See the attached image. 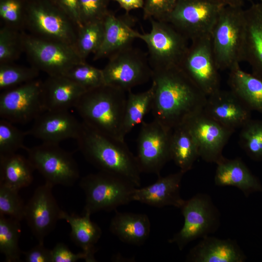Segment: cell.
Here are the masks:
<instances>
[{
	"mask_svg": "<svg viewBox=\"0 0 262 262\" xmlns=\"http://www.w3.org/2000/svg\"><path fill=\"white\" fill-rule=\"evenodd\" d=\"M152 69L153 119L173 131L203 110L207 97L180 66Z\"/></svg>",
	"mask_w": 262,
	"mask_h": 262,
	"instance_id": "6da1fadb",
	"label": "cell"
},
{
	"mask_svg": "<svg viewBox=\"0 0 262 262\" xmlns=\"http://www.w3.org/2000/svg\"><path fill=\"white\" fill-rule=\"evenodd\" d=\"M76 141L85 159L99 171L119 176L140 186L142 173L136 156L124 140L103 134L82 122Z\"/></svg>",
	"mask_w": 262,
	"mask_h": 262,
	"instance_id": "7a4b0ae2",
	"label": "cell"
},
{
	"mask_svg": "<svg viewBox=\"0 0 262 262\" xmlns=\"http://www.w3.org/2000/svg\"><path fill=\"white\" fill-rule=\"evenodd\" d=\"M126 92L105 84L86 91L74 108L82 122L89 127L106 136L124 140L122 128Z\"/></svg>",
	"mask_w": 262,
	"mask_h": 262,
	"instance_id": "3957f363",
	"label": "cell"
},
{
	"mask_svg": "<svg viewBox=\"0 0 262 262\" xmlns=\"http://www.w3.org/2000/svg\"><path fill=\"white\" fill-rule=\"evenodd\" d=\"M245 18L242 6L225 5L212 30L213 52L219 70H230L245 60Z\"/></svg>",
	"mask_w": 262,
	"mask_h": 262,
	"instance_id": "277c9868",
	"label": "cell"
},
{
	"mask_svg": "<svg viewBox=\"0 0 262 262\" xmlns=\"http://www.w3.org/2000/svg\"><path fill=\"white\" fill-rule=\"evenodd\" d=\"M79 185L85 196L84 213L90 215L101 211H115L132 201L137 187L119 176L99 171L82 177Z\"/></svg>",
	"mask_w": 262,
	"mask_h": 262,
	"instance_id": "5b68a950",
	"label": "cell"
},
{
	"mask_svg": "<svg viewBox=\"0 0 262 262\" xmlns=\"http://www.w3.org/2000/svg\"><path fill=\"white\" fill-rule=\"evenodd\" d=\"M25 28L34 36L75 49L78 28L53 0H27Z\"/></svg>",
	"mask_w": 262,
	"mask_h": 262,
	"instance_id": "8992f818",
	"label": "cell"
},
{
	"mask_svg": "<svg viewBox=\"0 0 262 262\" xmlns=\"http://www.w3.org/2000/svg\"><path fill=\"white\" fill-rule=\"evenodd\" d=\"M180 209L183 225L168 242L180 251L192 241L213 233L220 226V213L207 194L198 193L185 200Z\"/></svg>",
	"mask_w": 262,
	"mask_h": 262,
	"instance_id": "52a82bcc",
	"label": "cell"
},
{
	"mask_svg": "<svg viewBox=\"0 0 262 262\" xmlns=\"http://www.w3.org/2000/svg\"><path fill=\"white\" fill-rule=\"evenodd\" d=\"M149 20L150 31L138 33L137 38L147 47L151 68L179 66L188 50L189 40L167 22L153 18Z\"/></svg>",
	"mask_w": 262,
	"mask_h": 262,
	"instance_id": "ba28073f",
	"label": "cell"
},
{
	"mask_svg": "<svg viewBox=\"0 0 262 262\" xmlns=\"http://www.w3.org/2000/svg\"><path fill=\"white\" fill-rule=\"evenodd\" d=\"M225 5L215 0H178L165 21L191 42L211 36Z\"/></svg>",
	"mask_w": 262,
	"mask_h": 262,
	"instance_id": "9c48e42d",
	"label": "cell"
},
{
	"mask_svg": "<svg viewBox=\"0 0 262 262\" xmlns=\"http://www.w3.org/2000/svg\"><path fill=\"white\" fill-rule=\"evenodd\" d=\"M25 150L32 166L43 176L45 183L52 187L71 186L79 179V170L72 155L59 144L42 142Z\"/></svg>",
	"mask_w": 262,
	"mask_h": 262,
	"instance_id": "30bf717a",
	"label": "cell"
},
{
	"mask_svg": "<svg viewBox=\"0 0 262 262\" xmlns=\"http://www.w3.org/2000/svg\"><path fill=\"white\" fill-rule=\"evenodd\" d=\"M23 48L32 66L48 76L64 75L75 65L85 62L71 46L24 32Z\"/></svg>",
	"mask_w": 262,
	"mask_h": 262,
	"instance_id": "8fae6325",
	"label": "cell"
},
{
	"mask_svg": "<svg viewBox=\"0 0 262 262\" xmlns=\"http://www.w3.org/2000/svg\"><path fill=\"white\" fill-rule=\"evenodd\" d=\"M102 69L105 84L128 92L151 79L152 69L147 55L132 46L109 57Z\"/></svg>",
	"mask_w": 262,
	"mask_h": 262,
	"instance_id": "7c38bea8",
	"label": "cell"
},
{
	"mask_svg": "<svg viewBox=\"0 0 262 262\" xmlns=\"http://www.w3.org/2000/svg\"><path fill=\"white\" fill-rule=\"evenodd\" d=\"M172 132L154 119L141 124L137 139L136 155L141 173L160 175L164 166L171 160Z\"/></svg>",
	"mask_w": 262,
	"mask_h": 262,
	"instance_id": "4fadbf2b",
	"label": "cell"
},
{
	"mask_svg": "<svg viewBox=\"0 0 262 262\" xmlns=\"http://www.w3.org/2000/svg\"><path fill=\"white\" fill-rule=\"evenodd\" d=\"M179 66L207 97L221 89L211 36L191 41Z\"/></svg>",
	"mask_w": 262,
	"mask_h": 262,
	"instance_id": "5bb4252c",
	"label": "cell"
},
{
	"mask_svg": "<svg viewBox=\"0 0 262 262\" xmlns=\"http://www.w3.org/2000/svg\"><path fill=\"white\" fill-rule=\"evenodd\" d=\"M42 83L35 79L4 90L0 95V116L13 123L34 120L45 111Z\"/></svg>",
	"mask_w": 262,
	"mask_h": 262,
	"instance_id": "9a60e30c",
	"label": "cell"
},
{
	"mask_svg": "<svg viewBox=\"0 0 262 262\" xmlns=\"http://www.w3.org/2000/svg\"><path fill=\"white\" fill-rule=\"evenodd\" d=\"M185 124L195 139L199 157L215 164L224 157L223 148L234 131L213 119L203 110Z\"/></svg>",
	"mask_w": 262,
	"mask_h": 262,
	"instance_id": "2e32d148",
	"label": "cell"
},
{
	"mask_svg": "<svg viewBox=\"0 0 262 262\" xmlns=\"http://www.w3.org/2000/svg\"><path fill=\"white\" fill-rule=\"evenodd\" d=\"M52 187L46 183L39 186L25 205L24 219L40 243L44 244L45 238L60 220L62 210L52 194Z\"/></svg>",
	"mask_w": 262,
	"mask_h": 262,
	"instance_id": "e0dca14e",
	"label": "cell"
},
{
	"mask_svg": "<svg viewBox=\"0 0 262 262\" xmlns=\"http://www.w3.org/2000/svg\"><path fill=\"white\" fill-rule=\"evenodd\" d=\"M82 122H79L69 110L45 111L36 117L27 135L42 142L59 144L68 139L77 140Z\"/></svg>",
	"mask_w": 262,
	"mask_h": 262,
	"instance_id": "ac0fdd59",
	"label": "cell"
},
{
	"mask_svg": "<svg viewBox=\"0 0 262 262\" xmlns=\"http://www.w3.org/2000/svg\"><path fill=\"white\" fill-rule=\"evenodd\" d=\"M251 111L230 90L221 89L207 97L203 109L208 115L234 131L251 119Z\"/></svg>",
	"mask_w": 262,
	"mask_h": 262,
	"instance_id": "d6986e66",
	"label": "cell"
},
{
	"mask_svg": "<svg viewBox=\"0 0 262 262\" xmlns=\"http://www.w3.org/2000/svg\"><path fill=\"white\" fill-rule=\"evenodd\" d=\"M184 174L179 170L164 177L158 176L156 181L150 185L136 187L132 195V201L157 208L171 206L180 209L185 201L180 193Z\"/></svg>",
	"mask_w": 262,
	"mask_h": 262,
	"instance_id": "ffe728a7",
	"label": "cell"
},
{
	"mask_svg": "<svg viewBox=\"0 0 262 262\" xmlns=\"http://www.w3.org/2000/svg\"><path fill=\"white\" fill-rule=\"evenodd\" d=\"M135 20L129 13L116 16L110 12L104 20L101 44L94 54V61L109 57L113 54L132 46L138 33L133 27Z\"/></svg>",
	"mask_w": 262,
	"mask_h": 262,
	"instance_id": "44dd1931",
	"label": "cell"
},
{
	"mask_svg": "<svg viewBox=\"0 0 262 262\" xmlns=\"http://www.w3.org/2000/svg\"><path fill=\"white\" fill-rule=\"evenodd\" d=\"M246 259L236 241L208 235L190 250L185 260L189 262H244Z\"/></svg>",
	"mask_w": 262,
	"mask_h": 262,
	"instance_id": "7402d4cb",
	"label": "cell"
},
{
	"mask_svg": "<svg viewBox=\"0 0 262 262\" xmlns=\"http://www.w3.org/2000/svg\"><path fill=\"white\" fill-rule=\"evenodd\" d=\"M216 164L214 183L219 187H235L248 197L254 193H262V184L239 158L224 157Z\"/></svg>",
	"mask_w": 262,
	"mask_h": 262,
	"instance_id": "603a6c76",
	"label": "cell"
},
{
	"mask_svg": "<svg viewBox=\"0 0 262 262\" xmlns=\"http://www.w3.org/2000/svg\"><path fill=\"white\" fill-rule=\"evenodd\" d=\"M86 91L65 75L48 76L42 83L45 111L69 110Z\"/></svg>",
	"mask_w": 262,
	"mask_h": 262,
	"instance_id": "cb8c5ba5",
	"label": "cell"
},
{
	"mask_svg": "<svg viewBox=\"0 0 262 262\" xmlns=\"http://www.w3.org/2000/svg\"><path fill=\"white\" fill-rule=\"evenodd\" d=\"M245 60L252 74L262 79V1L252 2L244 9Z\"/></svg>",
	"mask_w": 262,
	"mask_h": 262,
	"instance_id": "d4e9b609",
	"label": "cell"
},
{
	"mask_svg": "<svg viewBox=\"0 0 262 262\" xmlns=\"http://www.w3.org/2000/svg\"><path fill=\"white\" fill-rule=\"evenodd\" d=\"M115 211L109 225L111 232L124 243L143 245L150 233L151 224L147 215Z\"/></svg>",
	"mask_w": 262,
	"mask_h": 262,
	"instance_id": "484cf974",
	"label": "cell"
},
{
	"mask_svg": "<svg viewBox=\"0 0 262 262\" xmlns=\"http://www.w3.org/2000/svg\"><path fill=\"white\" fill-rule=\"evenodd\" d=\"M91 215L84 213L82 216L62 211L60 219L65 220L71 228L70 237L72 241L87 256L88 262H95V245L99 240L102 231L98 225L90 219Z\"/></svg>",
	"mask_w": 262,
	"mask_h": 262,
	"instance_id": "4316f807",
	"label": "cell"
},
{
	"mask_svg": "<svg viewBox=\"0 0 262 262\" xmlns=\"http://www.w3.org/2000/svg\"><path fill=\"white\" fill-rule=\"evenodd\" d=\"M230 90L251 110L262 114V79L242 70L240 66L229 70Z\"/></svg>",
	"mask_w": 262,
	"mask_h": 262,
	"instance_id": "83f0119b",
	"label": "cell"
},
{
	"mask_svg": "<svg viewBox=\"0 0 262 262\" xmlns=\"http://www.w3.org/2000/svg\"><path fill=\"white\" fill-rule=\"evenodd\" d=\"M34 170L28 159L20 154L0 155V184L19 191L32 183Z\"/></svg>",
	"mask_w": 262,
	"mask_h": 262,
	"instance_id": "f1b7e54d",
	"label": "cell"
},
{
	"mask_svg": "<svg viewBox=\"0 0 262 262\" xmlns=\"http://www.w3.org/2000/svg\"><path fill=\"white\" fill-rule=\"evenodd\" d=\"M170 154L171 160L184 173L192 168L199 157L195 139L185 124L172 131Z\"/></svg>",
	"mask_w": 262,
	"mask_h": 262,
	"instance_id": "f546056e",
	"label": "cell"
},
{
	"mask_svg": "<svg viewBox=\"0 0 262 262\" xmlns=\"http://www.w3.org/2000/svg\"><path fill=\"white\" fill-rule=\"evenodd\" d=\"M153 98V87L143 92H128L122 128L125 138L136 126L142 124L146 114L151 109Z\"/></svg>",
	"mask_w": 262,
	"mask_h": 262,
	"instance_id": "4dcf8cb0",
	"label": "cell"
},
{
	"mask_svg": "<svg viewBox=\"0 0 262 262\" xmlns=\"http://www.w3.org/2000/svg\"><path fill=\"white\" fill-rule=\"evenodd\" d=\"M21 232L20 221L0 215V252L7 262L20 261L22 251L18 246Z\"/></svg>",
	"mask_w": 262,
	"mask_h": 262,
	"instance_id": "1f68e13d",
	"label": "cell"
},
{
	"mask_svg": "<svg viewBox=\"0 0 262 262\" xmlns=\"http://www.w3.org/2000/svg\"><path fill=\"white\" fill-rule=\"evenodd\" d=\"M104 34V20L90 22L78 29L75 49L83 60L99 48Z\"/></svg>",
	"mask_w": 262,
	"mask_h": 262,
	"instance_id": "d6a6232c",
	"label": "cell"
},
{
	"mask_svg": "<svg viewBox=\"0 0 262 262\" xmlns=\"http://www.w3.org/2000/svg\"><path fill=\"white\" fill-rule=\"evenodd\" d=\"M241 129V147L251 160L262 161V120L251 119Z\"/></svg>",
	"mask_w": 262,
	"mask_h": 262,
	"instance_id": "836d02e7",
	"label": "cell"
},
{
	"mask_svg": "<svg viewBox=\"0 0 262 262\" xmlns=\"http://www.w3.org/2000/svg\"><path fill=\"white\" fill-rule=\"evenodd\" d=\"M39 72L32 66L26 67L13 63L0 64V89L7 90L37 79Z\"/></svg>",
	"mask_w": 262,
	"mask_h": 262,
	"instance_id": "e575fe53",
	"label": "cell"
},
{
	"mask_svg": "<svg viewBox=\"0 0 262 262\" xmlns=\"http://www.w3.org/2000/svg\"><path fill=\"white\" fill-rule=\"evenodd\" d=\"M23 31L3 25L0 29V64L11 63L24 52Z\"/></svg>",
	"mask_w": 262,
	"mask_h": 262,
	"instance_id": "d590c367",
	"label": "cell"
},
{
	"mask_svg": "<svg viewBox=\"0 0 262 262\" xmlns=\"http://www.w3.org/2000/svg\"><path fill=\"white\" fill-rule=\"evenodd\" d=\"M64 75L86 91L105 84L102 70L86 63L85 61L75 65Z\"/></svg>",
	"mask_w": 262,
	"mask_h": 262,
	"instance_id": "8d00e7d4",
	"label": "cell"
},
{
	"mask_svg": "<svg viewBox=\"0 0 262 262\" xmlns=\"http://www.w3.org/2000/svg\"><path fill=\"white\" fill-rule=\"evenodd\" d=\"M26 131L23 132L4 119L0 120V155L16 153L19 149H25L24 145Z\"/></svg>",
	"mask_w": 262,
	"mask_h": 262,
	"instance_id": "74e56055",
	"label": "cell"
},
{
	"mask_svg": "<svg viewBox=\"0 0 262 262\" xmlns=\"http://www.w3.org/2000/svg\"><path fill=\"white\" fill-rule=\"evenodd\" d=\"M18 191L0 184V215L8 216L20 222L24 219L25 205Z\"/></svg>",
	"mask_w": 262,
	"mask_h": 262,
	"instance_id": "f35d334b",
	"label": "cell"
},
{
	"mask_svg": "<svg viewBox=\"0 0 262 262\" xmlns=\"http://www.w3.org/2000/svg\"><path fill=\"white\" fill-rule=\"evenodd\" d=\"M27 0H0V17L4 25L23 31L25 28Z\"/></svg>",
	"mask_w": 262,
	"mask_h": 262,
	"instance_id": "ab89813d",
	"label": "cell"
},
{
	"mask_svg": "<svg viewBox=\"0 0 262 262\" xmlns=\"http://www.w3.org/2000/svg\"><path fill=\"white\" fill-rule=\"evenodd\" d=\"M109 0H79L82 25L90 22L103 21L110 13Z\"/></svg>",
	"mask_w": 262,
	"mask_h": 262,
	"instance_id": "60d3db41",
	"label": "cell"
},
{
	"mask_svg": "<svg viewBox=\"0 0 262 262\" xmlns=\"http://www.w3.org/2000/svg\"><path fill=\"white\" fill-rule=\"evenodd\" d=\"M178 0H144L143 17L165 21Z\"/></svg>",
	"mask_w": 262,
	"mask_h": 262,
	"instance_id": "b9f144b4",
	"label": "cell"
},
{
	"mask_svg": "<svg viewBox=\"0 0 262 262\" xmlns=\"http://www.w3.org/2000/svg\"><path fill=\"white\" fill-rule=\"evenodd\" d=\"M51 250V262H75L81 259L88 262L87 256L84 252L75 254L62 243H57Z\"/></svg>",
	"mask_w": 262,
	"mask_h": 262,
	"instance_id": "7bdbcfd3",
	"label": "cell"
},
{
	"mask_svg": "<svg viewBox=\"0 0 262 262\" xmlns=\"http://www.w3.org/2000/svg\"><path fill=\"white\" fill-rule=\"evenodd\" d=\"M53 1L73 21L78 29L82 26L80 16L79 0H53Z\"/></svg>",
	"mask_w": 262,
	"mask_h": 262,
	"instance_id": "ee69618b",
	"label": "cell"
},
{
	"mask_svg": "<svg viewBox=\"0 0 262 262\" xmlns=\"http://www.w3.org/2000/svg\"><path fill=\"white\" fill-rule=\"evenodd\" d=\"M26 262H51V250L45 247L44 244H38L30 250L22 252Z\"/></svg>",
	"mask_w": 262,
	"mask_h": 262,
	"instance_id": "f6af8a7d",
	"label": "cell"
},
{
	"mask_svg": "<svg viewBox=\"0 0 262 262\" xmlns=\"http://www.w3.org/2000/svg\"><path fill=\"white\" fill-rule=\"evenodd\" d=\"M117 2L121 8L124 9L126 13L130 11L143 8L144 0H112Z\"/></svg>",
	"mask_w": 262,
	"mask_h": 262,
	"instance_id": "bcb514c9",
	"label": "cell"
},
{
	"mask_svg": "<svg viewBox=\"0 0 262 262\" xmlns=\"http://www.w3.org/2000/svg\"><path fill=\"white\" fill-rule=\"evenodd\" d=\"M225 5L242 6L243 0H215Z\"/></svg>",
	"mask_w": 262,
	"mask_h": 262,
	"instance_id": "7dc6e473",
	"label": "cell"
},
{
	"mask_svg": "<svg viewBox=\"0 0 262 262\" xmlns=\"http://www.w3.org/2000/svg\"><path fill=\"white\" fill-rule=\"evenodd\" d=\"M244 1H252L253 2L254 1L256 0V1H262V0H243Z\"/></svg>",
	"mask_w": 262,
	"mask_h": 262,
	"instance_id": "c3c4849f",
	"label": "cell"
},
{
	"mask_svg": "<svg viewBox=\"0 0 262 262\" xmlns=\"http://www.w3.org/2000/svg\"></svg>",
	"mask_w": 262,
	"mask_h": 262,
	"instance_id": "681fc988",
	"label": "cell"
}]
</instances>
